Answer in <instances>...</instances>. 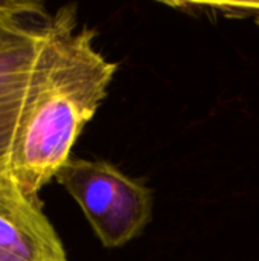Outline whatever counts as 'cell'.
Returning <instances> with one entry per match:
<instances>
[{
    "instance_id": "6da1fadb",
    "label": "cell",
    "mask_w": 259,
    "mask_h": 261,
    "mask_svg": "<svg viewBox=\"0 0 259 261\" xmlns=\"http://www.w3.org/2000/svg\"><path fill=\"white\" fill-rule=\"evenodd\" d=\"M95 37L78 28L76 5L46 21L9 156V180L26 197L37 199L56 177L107 96L118 64L95 47Z\"/></svg>"
},
{
    "instance_id": "7a4b0ae2",
    "label": "cell",
    "mask_w": 259,
    "mask_h": 261,
    "mask_svg": "<svg viewBox=\"0 0 259 261\" xmlns=\"http://www.w3.org/2000/svg\"><path fill=\"white\" fill-rule=\"evenodd\" d=\"M105 248L140 236L153 217V193L105 161L69 159L56 177Z\"/></svg>"
},
{
    "instance_id": "3957f363",
    "label": "cell",
    "mask_w": 259,
    "mask_h": 261,
    "mask_svg": "<svg viewBox=\"0 0 259 261\" xmlns=\"http://www.w3.org/2000/svg\"><path fill=\"white\" fill-rule=\"evenodd\" d=\"M47 18V12L24 17L0 31V184L3 185L11 184V148Z\"/></svg>"
},
{
    "instance_id": "277c9868",
    "label": "cell",
    "mask_w": 259,
    "mask_h": 261,
    "mask_svg": "<svg viewBox=\"0 0 259 261\" xmlns=\"http://www.w3.org/2000/svg\"><path fill=\"white\" fill-rule=\"evenodd\" d=\"M0 261H69L41 200L0 184Z\"/></svg>"
},
{
    "instance_id": "5b68a950",
    "label": "cell",
    "mask_w": 259,
    "mask_h": 261,
    "mask_svg": "<svg viewBox=\"0 0 259 261\" xmlns=\"http://www.w3.org/2000/svg\"><path fill=\"white\" fill-rule=\"evenodd\" d=\"M44 6L37 2L0 0V31L24 17L44 14Z\"/></svg>"
}]
</instances>
